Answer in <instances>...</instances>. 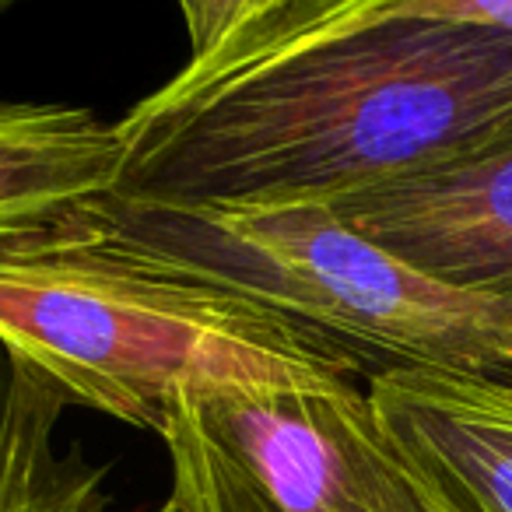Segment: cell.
Returning a JSON list of instances; mask_svg holds the SVG:
<instances>
[{"mask_svg":"<svg viewBox=\"0 0 512 512\" xmlns=\"http://www.w3.org/2000/svg\"><path fill=\"white\" fill-rule=\"evenodd\" d=\"M190 57L120 120L116 200L337 207L512 141V36L411 0L183 4Z\"/></svg>","mask_w":512,"mask_h":512,"instance_id":"1","label":"cell"},{"mask_svg":"<svg viewBox=\"0 0 512 512\" xmlns=\"http://www.w3.org/2000/svg\"><path fill=\"white\" fill-rule=\"evenodd\" d=\"M0 348L71 407L148 432L190 390L372 379L292 316L130 256L85 211L0 242Z\"/></svg>","mask_w":512,"mask_h":512,"instance_id":"2","label":"cell"},{"mask_svg":"<svg viewBox=\"0 0 512 512\" xmlns=\"http://www.w3.org/2000/svg\"><path fill=\"white\" fill-rule=\"evenodd\" d=\"M85 214L144 264L264 302L341 344L372 376L414 369L512 386V299L432 278L327 204L151 207L109 197Z\"/></svg>","mask_w":512,"mask_h":512,"instance_id":"3","label":"cell"},{"mask_svg":"<svg viewBox=\"0 0 512 512\" xmlns=\"http://www.w3.org/2000/svg\"><path fill=\"white\" fill-rule=\"evenodd\" d=\"M158 435L172 512H460L355 383L190 390Z\"/></svg>","mask_w":512,"mask_h":512,"instance_id":"4","label":"cell"},{"mask_svg":"<svg viewBox=\"0 0 512 512\" xmlns=\"http://www.w3.org/2000/svg\"><path fill=\"white\" fill-rule=\"evenodd\" d=\"M334 211L432 278L512 299V141Z\"/></svg>","mask_w":512,"mask_h":512,"instance_id":"5","label":"cell"},{"mask_svg":"<svg viewBox=\"0 0 512 512\" xmlns=\"http://www.w3.org/2000/svg\"><path fill=\"white\" fill-rule=\"evenodd\" d=\"M383 432L460 512H512V386L386 369L369 379Z\"/></svg>","mask_w":512,"mask_h":512,"instance_id":"6","label":"cell"},{"mask_svg":"<svg viewBox=\"0 0 512 512\" xmlns=\"http://www.w3.org/2000/svg\"><path fill=\"white\" fill-rule=\"evenodd\" d=\"M123 165L120 120L71 102L0 99V242L116 197Z\"/></svg>","mask_w":512,"mask_h":512,"instance_id":"7","label":"cell"},{"mask_svg":"<svg viewBox=\"0 0 512 512\" xmlns=\"http://www.w3.org/2000/svg\"><path fill=\"white\" fill-rule=\"evenodd\" d=\"M67 407L57 386L0 355V512H123L109 491V467L78 449L60 453ZM155 512L172 509L165 502Z\"/></svg>","mask_w":512,"mask_h":512,"instance_id":"8","label":"cell"},{"mask_svg":"<svg viewBox=\"0 0 512 512\" xmlns=\"http://www.w3.org/2000/svg\"><path fill=\"white\" fill-rule=\"evenodd\" d=\"M411 4L425 18L512 36V0H411Z\"/></svg>","mask_w":512,"mask_h":512,"instance_id":"9","label":"cell"},{"mask_svg":"<svg viewBox=\"0 0 512 512\" xmlns=\"http://www.w3.org/2000/svg\"><path fill=\"white\" fill-rule=\"evenodd\" d=\"M4 11H8V0H0V15H4Z\"/></svg>","mask_w":512,"mask_h":512,"instance_id":"10","label":"cell"}]
</instances>
